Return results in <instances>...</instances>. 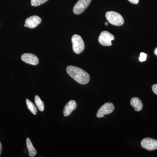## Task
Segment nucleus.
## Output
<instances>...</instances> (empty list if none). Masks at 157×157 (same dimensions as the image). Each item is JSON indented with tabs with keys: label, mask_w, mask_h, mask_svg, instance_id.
Wrapping results in <instances>:
<instances>
[{
	"label": "nucleus",
	"mask_w": 157,
	"mask_h": 157,
	"mask_svg": "<svg viewBox=\"0 0 157 157\" xmlns=\"http://www.w3.org/2000/svg\"><path fill=\"white\" fill-rule=\"evenodd\" d=\"M68 75L80 84H86L89 82L90 76L88 73L81 68L73 66L67 68Z\"/></svg>",
	"instance_id": "1"
},
{
	"label": "nucleus",
	"mask_w": 157,
	"mask_h": 157,
	"mask_svg": "<svg viewBox=\"0 0 157 157\" xmlns=\"http://www.w3.org/2000/svg\"><path fill=\"white\" fill-rule=\"evenodd\" d=\"M106 17L107 21L113 25L119 26L124 24L123 17L119 13L115 11H107Z\"/></svg>",
	"instance_id": "2"
},
{
	"label": "nucleus",
	"mask_w": 157,
	"mask_h": 157,
	"mask_svg": "<svg viewBox=\"0 0 157 157\" xmlns=\"http://www.w3.org/2000/svg\"><path fill=\"white\" fill-rule=\"evenodd\" d=\"M72 44L73 49L74 52L77 54L81 53L85 48L84 42L82 38L78 35H74L72 36Z\"/></svg>",
	"instance_id": "3"
},
{
	"label": "nucleus",
	"mask_w": 157,
	"mask_h": 157,
	"mask_svg": "<svg viewBox=\"0 0 157 157\" xmlns=\"http://www.w3.org/2000/svg\"><path fill=\"white\" fill-rule=\"evenodd\" d=\"M114 39V36L112 34L107 31H104L101 32L98 38V41L103 46H109L112 45L111 42Z\"/></svg>",
	"instance_id": "4"
},
{
	"label": "nucleus",
	"mask_w": 157,
	"mask_h": 157,
	"mask_svg": "<svg viewBox=\"0 0 157 157\" xmlns=\"http://www.w3.org/2000/svg\"><path fill=\"white\" fill-rule=\"evenodd\" d=\"M114 109V105L112 103H105L98 109L97 117L98 118L103 117L105 115L109 114L113 112Z\"/></svg>",
	"instance_id": "5"
},
{
	"label": "nucleus",
	"mask_w": 157,
	"mask_h": 157,
	"mask_svg": "<svg viewBox=\"0 0 157 157\" xmlns=\"http://www.w3.org/2000/svg\"><path fill=\"white\" fill-rule=\"evenodd\" d=\"M91 0H78L73 7V13L76 14H81L88 7Z\"/></svg>",
	"instance_id": "6"
},
{
	"label": "nucleus",
	"mask_w": 157,
	"mask_h": 157,
	"mask_svg": "<svg viewBox=\"0 0 157 157\" xmlns=\"http://www.w3.org/2000/svg\"><path fill=\"white\" fill-rule=\"evenodd\" d=\"M141 146L143 148L148 151L157 149V140L149 137H146L141 140Z\"/></svg>",
	"instance_id": "7"
},
{
	"label": "nucleus",
	"mask_w": 157,
	"mask_h": 157,
	"mask_svg": "<svg viewBox=\"0 0 157 157\" xmlns=\"http://www.w3.org/2000/svg\"><path fill=\"white\" fill-rule=\"evenodd\" d=\"M42 22V19L37 15L31 16L28 17L25 20V27H27L29 28L34 29L37 26Z\"/></svg>",
	"instance_id": "8"
},
{
	"label": "nucleus",
	"mask_w": 157,
	"mask_h": 157,
	"mask_svg": "<svg viewBox=\"0 0 157 157\" xmlns=\"http://www.w3.org/2000/svg\"><path fill=\"white\" fill-rule=\"evenodd\" d=\"M22 61L29 64L36 66L39 63L38 58L35 55L31 53H25L21 56Z\"/></svg>",
	"instance_id": "9"
},
{
	"label": "nucleus",
	"mask_w": 157,
	"mask_h": 157,
	"mask_svg": "<svg viewBox=\"0 0 157 157\" xmlns=\"http://www.w3.org/2000/svg\"><path fill=\"white\" fill-rule=\"evenodd\" d=\"M77 104L76 101L71 100L66 104L63 109V114L65 117H67L71 114L76 108Z\"/></svg>",
	"instance_id": "10"
},
{
	"label": "nucleus",
	"mask_w": 157,
	"mask_h": 157,
	"mask_svg": "<svg viewBox=\"0 0 157 157\" xmlns=\"http://www.w3.org/2000/svg\"><path fill=\"white\" fill-rule=\"evenodd\" d=\"M130 104L135 109V111H139L143 108V104L139 98H133L131 99Z\"/></svg>",
	"instance_id": "11"
},
{
	"label": "nucleus",
	"mask_w": 157,
	"mask_h": 157,
	"mask_svg": "<svg viewBox=\"0 0 157 157\" xmlns=\"http://www.w3.org/2000/svg\"><path fill=\"white\" fill-rule=\"evenodd\" d=\"M26 145L29 151V155L30 157H34L37 154V151L36 149L33 146V144L31 142L30 138H27Z\"/></svg>",
	"instance_id": "12"
},
{
	"label": "nucleus",
	"mask_w": 157,
	"mask_h": 157,
	"mask_svg": "<svg viewBox=\"0 0 157 157\" xmlns=\"http://www.w3.org/2000/svg\"><path fill=\"white\" fill-rule=\"evenodd\" d=\"M35 102L38 109L40 111H43L44 110L45 106H44V103L39 98V96L37 95L35 96Z\"/></svg>",
	"instance_id": "13"
},
{
	"label": "nucleus",
	"mask_w": 157,
	"mask_h": 157,
	"mask_svg": "<svg viewBox=\"0 0 157 157\" xmlns=\"http://www.w3.org/2000/svg\"><path fill=\"white\" fill-rule=\"evenodd\" d=\"M26 102L28 108L30 110V111L32 113H33L34 115H36L37 112V108L33 104V103H32L31 101H30L28 99L26 100Z\"/></svg>",
	"instance_id": "14"
},
{
	"label": "nucleus",
	"mask_w": 157,
	"mask_h": 157,
	"mask_svg": "<svg viewBox=\"0 0 157 157\" xmlns=\"http://www.w3.org/2000/svg\"><path fill=\"white\" fill-rule=\"evenodd\" d=\"M48 1V0H31V4L32 6L36 7L42 5Z\"/></svg>",
	"instance_id": "15"
},
{
	"label": "nucleus",
	"mask_w": 157,
	"mask_h": 157,
	"mask_svg": "<svg viewBox=\"0 0 157 157\" xmlns=\"http://www.w3.org/2000/svg\"><path fill=\"white\" fill-rule=\"evenodd\" d=\"M147 54L144 53V52H141L140 53V57H139V59L140 62L145 61L147 59Z\"/></svg>",
	"instance_id": "16"
},
{
	"label": "nucleus",
	"mask_w": 157,
	"mask_h": 157,
	"mask_svg": "<svg viewBox=\"0 0 157 157\" xmlns=\"http://www.w3.org/2000/svg\"><path fill=\"white\" fill-rule=\"evenodd\" d=\"M152 90L153 92L155 94L157 95V84L153 85L152 86Z\"/></svg>",
	"instance_id": "17"
},
{
	"label": "nucleus",
	"mask_w": 157,
	"mask_h": 157,
	"mask_svg": "<svg viewBox=\"0 0 157 157\" xmlns=\"http://www.w3.org/2000/svg\"><path fill=\"white\" fill-rule=\"evenodd\" d=\"M128 1L134 4H137L139 2V0H128Z\"/></svg>",
	"instance_id": "18"
},
{
	"label": "nucleus",
	"mask_w": 157,
	"mask_h": 157,
	"mask_svg": "<svg viewBox=\"0 0 157 157\" xmlns=\"http://www.w3.org/2000/svg\"><path fill=\"white\" fill-rule=\"evenodd\" d=\"M2 144L1 142H0V155H1V153H2Z\"/></svg>",
	"instance_id": "19"
},
{
	"label": "nucleus",
	"mask_w": 157,
	"mask_h": 157,
	"mask_svg": "<svg viewBox=\"0 0 157 157\" xmlns=\"http://www.w3.org/2000/svg\"><path fill=\"white\" fill-rule=\"evenodd\" d=\"M155 54L157 55V48H156L155 50Z\"/></svg>",
	"instance_id": "20"
},
{
	"label": "nucleus",
	"mask_w": 157,
	"mask_h": 157,
	"mask_svg": "<svg viewBox=\"0 0 157 157\" xmlns=\"http://www.w3.org/2000/svg\"><path fill=\"white\" fill-rule=\"evenodd\" d=\"M105 25H106V26L108 25V23H107V22H105Z\"/></svg>",
	"instance_id": "21"
}]
</instances>
